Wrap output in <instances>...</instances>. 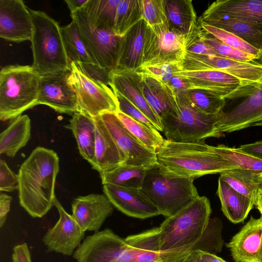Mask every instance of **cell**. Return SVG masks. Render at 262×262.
<instances>
[{"label":"cell","mask_w":262,"mask_h":262,"mask_svg":"<svg viewBox=\"0 0 262 262\" xmlns=\"http://www.w3.org/2000/svg\"><path fill=\"white\" fill-rule=\"evenodd\" d=\"M74 63L81 73L93 81L112 88V72L106 68L92 62Z\"/></svg>","instance_id":"obj_44"},{"label":"cell","mask_w":262,"mask_h":262,"mask_svg":"<svg viewBox=\"0 0 262 262\" xmlns=\"http://www.w3.org/2000/svg\"><path fill=\"white\" fill-rule=\"evenodd\" d=\"M156 156L161 172L169 178L195 179L237 168L204 141L177 142L165 139Z\"/></svg>","instance_id":"obj_3"},{"label":"cell","mask_w":262,"mask_h":262,"mask_svg":"<svg viewBox=\"0 0 262 262\" xmlns=\"http://www.w3.org/2000/svg\"><path fill=\"white\" fill-rule=\"evenodd\" d=\"M147 168L122 163L112 170L100 173L102 184L141 188Z\"/></svg>","instance_id":"obj_33"},{"label":"cell","mask_w":262,"mask_h":262,"mask_svg":"<svg viewBox=\"0 0 262 262\" xmlns=\"http://www.w3.org/2000/svg\"><path fill=\"white\" fill-rule=\"evenodd\" d=\"M40 76L32 66L9 65L0 71V119L13 120L36 105Z\"/></svg>","instance_id":"obj_5"},{"label":"cell","mask_w":262,"mask_h":262,"mask_svg":"<svg viewBox=\"0 0 262 262\" xmlns=\"http://www.w3.org/2000/svg\"><path fill=\"white\" fill-rule=\"evenodd\" d=\"M18 176L9 167L5 160H0V190L11 192L18 189Z\"/></svg>","instance_id":"obj_47"},{"label":"cell","mask_w":262,"mask_h":262,"mask_svg":"<svg viewBox=\"0 0 262 262\" xmlns=\"http://www.w3.org/2000/svg\"><path fill=\"white\" fill-rule=\"evenodd\" d=\"M112 88L125 97L140 110L154 124L159 132H163L161 121L150 106L135 81L127 72H112Z\"/></svg>","instance_id":"obj_26"},{"label":"cell","mask_w":262,"mask_h":262,"mask_svg":"<svg viewBox=\"0 0 262 262\" xmlns=\"http://www.w3.org/2000/svg\"><path fill=\"white\" fill-rule=\"evenodd\" d=\"M127 165L150 168L157 164L156 152L137 140L123 125L116 113L99 115Z\"/></svg>","instance_id":"obj_13"},{"label":"cell","mask_w":262,"mask_h":262,"mask_svg":"<svg viewBox=\"0 0 262 262\" xmlns=\"http://www.w3.org/2000/svg\"><path fill=\"white\" fill-rule=\"evenodd\" d=\"M120 0H89L83 7L97 26L114 30L117 6Z\"/></svg>","instance_id":"obj_37"},{"label":"cell","mask_w":262,"mask_h":262,"mask_svg":"<svg viewBox=\"0 0 262 262\" xmlns=\"http://www.w3.org/2000/svg\"><path fill=\"white\" fill-rule=\"evenodd\" d=\"M194 180L167 177L156 164L147 170L140 189L157 207L161 214L167 217L199 196L193 184Z\"/></svg>","instance_id":"obj_6"},{"label":"cell","mask_w":262,"mask_h":262,"mask_svg":"<svg viewBox=\"0 0 262 262\" xmlns=\"http://www.w3.org/2000/svg\"><path fill=\"white\" fill-rule=\"evenodd\" d=\"M89 0H65L71 14H73L82 9Z\"/></svg>","instance_id":"obj_52"},{"label":"cell","mask_w":262,"mask_h":262,"mask_svg":"<svg viewBox=\"0 0 262 262\" xmlns=\"http://www.w3.org/2000/svg\"><path fill=\"white\" fill-rule=\"evenodd\" d=\"M29 11L33 26L32 67L40 76L71 70L58 23L44 12Z\"/></svg>","instance_id":"obj_4"},{"label":"cell","mask_w":262,"mask_h":262,"mask_svg":"<svg viewBox=\"0 0 262 262\" xmlns=\"http://www.w3.org/2000/svg\"><path fill=\"white\" fill-rule=\"evenodd\" d=\"M71 71L40 76L38 104L68 115L79 111L76 93L70 81Z\"/></svg>","instance_id":"obj_15"},{"label":"cell","mask_w":262,"mask_h":262,"mask_svg":"<svg viewBox=\"0 0 262 262\" xmlns=\"http://www.w3.org/2000/svg\"><path fill=\"white\" fill-rule=\"evenodd\" d=\"M204 30L199 18L185 35V52L219 56L205 42L204 39Z\"/></svg>","instance_id":"obj_41"},{"label":"cell","mask_w":262,"mask_h":262,"mask_svg":"<svg viewBox=\"0 0 262 262\" xmlns=\"http://www.w3.org/2000/svg\"><path fill=\"white\" fill-rule=\"evenodd\" d=\"M12 257L13 262H32L30 251L26 243L15 246Z\"/></svg>","instance_id":"obj_48"},{"label":"cell","mask_w":262,"mask_h":262,"mask_svg":"<svg viewBox=\"0 0 262 262\" xmlns=\"http://www.w3.org/2000/svg\"><path fill=\"white\" fill-rule=\"evenodd\" d=\"M12 198L11 196L1 193L0 195V227L2 228L6 220L10 210L11 202Z\"/></svg>","instance_id":"obj_49"},{"label":"cell","mask_w":262,"mask_h":262,"mask_svg":"<svg viewBox=\"0 0 262 262\" xmlns=\"http://www.w3.org/2000/svg\"><path fill=\"white\" fill-rule=\"evenodd\" d=\"M31 129V120L28 115H20L13 119L0 134V154L14 158L30 140Z\"/></svg>","instance_id":"obj_30"},{"label":"cell","mask_w":262,"mask_h":262,"mask_svg":"<svg viewBox=\"0 0 262 262\" xmlns=\"http://www.w3.org/2000/svg\"><path fill=\"white\" fill-rule=\"evenodd\" d=\"M238 148L262 160V141L242 145Z\"/></svg>","instance_id":"obj_50"},{"label":"cell","mask_w":262,"mask_h":262,"mask_svg":"<svg viewBox=\"0 0 262 262\" xmlns=\"http://www.w3.org/2000/svg\"><path fill=\"white\" fill-rule=\"evenodd\" d=\"M200 23L204 30L223 43L239 51L255 55L258 58L259 61L261 56L260 51L241 38L223 29L208 25L200 21Z\"/></svg>","instance_id":"obj_40"},{"label":"cell","mask_w":262,"mask_h":262,"mask_svg":"<svg viewBox=\"0 0 262 262\" xmlns=\"http://www.w3.org/2000/svg\"><path fill=\"white\" fill-rule=\"evenodd\" d=\"M166 17L169 25L185 35L197 18L190 0H164Z\"/></svg>","instance_id":"obj_31"},{"label":"cell","mask_w":262,"mask_h":262,"mask_svg":"<svg viewBox=\"0 0 262 262\" xmlns=\"http://www.w3.org/2000/svg\"><path fill=\"white\" fill-rule=\"evenodd\" d=\"M66 127L72 130L80 155L92 166L95 162L96 138L94 118L82 112H75Z\"/></svg>","instance_id":"obj_27"},{"label":"cell","mask_w":262,"mask_h":262,"mask_svg":"<svg viewBox=\"0 0 262 262\" xmlns=\"http://www.w3.org/2000/svg\"><path fill=\"white\" fill-rule=\"evenodd\" d=\"M205 11L262 23V1L217 0L210 4Z\"/></svg>","instance_id":"obj_29"},{"label":"cell","mask_w":262,"mask_h":262,"mask_svg":"<svg viewBox=\"0 0 262 262\" xmlns=\"http://www.w3.org/2000/svg\"><path fill=\"white\" fill-rule=\"evenodd\" d=\"M93 118L96 138L95 162L92 167L100 173L113 170L123 163L124 160L100 116Z\"/></svg>","instance_id":"obj_25"},{"label":"cell","mask_w":262,"mask_h":262,"mask_svg":"<svg viewBox=\"0 0 262 262\" xmlns=\"http://www.w3.org/2000/svg\"><path fill=\"white\" fill-rule=\"evenodd\" d=\"M127 72L132 77L150 106L160 118L162 124L179 117L177 95L167 84L139 70Z\"/></svg>","instance_id":"obj_16"},{"label":"cell","mask_w":262,"mask_h":262,"mask_svg":"<svg viewBox=\"0 0 262 262\" xmlns=\"http://www.w3.org/2000/svg\"><path fill=\"white\" fill-rule=\"evenodd\" d=\"M226 246L235 262H262V215L251 216Z\"/></svg>","instance_id":"obj_22"},{"label":"cell","mask_w":262,"mask_h":262,"mask_svg":"<svg viewBox=\"0 0 262 262\" xmlns=\"http://www.w3.org/2000/svg\"><path fill=\"white\" fill-rule=\"evenodd\" d=\"M147 27L141 19L121 37L116 70L136 72L141 67Z\"/></svg>","instance_id":"obj_23"},{"label":"cell","mask_w":262,"mask_h":262,"mask_svg":"<svg viewBox=\"0 0 262 262\" xmlns=\"http://www.w3.org/2000/svg\"><path fill=\"white\" fill-rule=\"evenodd\" d=\"M114 208L104 194L92 193L74 199L72 215L83 231L96 232L112 214Z\"/></svg>","instance_id":"obj_21"},{"label":"cell","mask_w":262,"mask_h":262,"mask_svg":"<svg viewBox=\"0 0 262 262\" xmlns=\"http://www.w3.org/2000/svg\"><path fill=\"white\" fill-rule=\"evenodd\" d=\"M141 19V0H120L115 19V34L120 37L123 36Z\"/></svg>","instance_id":"obj_34"},{"label":"cell","mask_w":262,"mask_h":262,"mask_svg":"<svg viewBox=\"0 0 262 262\" xmlns=\"http://www.w3.org/2000/svg\"><path fill=\"white\" fill-rule=\"evenodd\" d=\"M204 39L220 57L244 62H258L255 55L237 50L223 43L204 30Z\"/></svg>","instance_id":"obj_42"},{"label":"cell","mask_w":262,"mask_h":262,"mask_svg":"<svg viewBox=\"0 0 262 262\" xmlns=\"http://www.w3.org/2000/svg\"><path fill=\"white\" fill-rule=\"evenodd\" d=\"M73 256L77 262H152L149 251L129 245L108 228L86 236Z\"/></svg>","instance_id":"obj_7"},{"label":"cell","mask_w":262,"mask_h":262,"mask_svg":"<svg viewBox=\"0 0 262 262\" xmlns=\"http://www.w3.org/2000/svg\"><path fill=\"white\" fill-rule=\"evenodd\" d=\"M238 193L253 200L262 186V173L236 168L225 171L220 177Z\"/></svg>","instance_id":"obj_32"},{"label":"cell","mask_w":262,"mask_h":262,"mask_svg":"<svg viewBox=\"0 0 262 262\" xmlns=\"http://www.w3.org/2000/svg\"><path fill=\"white\" fill-rule=\"evenodd\" d=\"M184 41L185 35L168 22L147 25L142 66L180 62L185 53Z\"/></svg>","instance_id":"obj_11"},{"label":"cell","mask_w":262,"mask_h":262,"mask_svg":"<svg viewBox=\"0 0 262 262\" xmlns=\"http://www.w3.org/2000/svg\"><path fill=\"white\" fill-rule=\"evenodd\" d=\"M258 62L260 63H262V53L261 54V56H260V57L259 58Z\"/></svg>","instance_id":"obj_56"},{"label":"cell","mask_w":262,"mask_h":262,"mask_svg":"<svg viewBox=\"0 0 262 262\" xmlns=\"http://www.w3.org/2000/svg\"><path fill=\"white\" fill-rule=\"evenodd\" d=\"M71 16L92 62L111 72L116 70L121 37L113 29L96 25L84 8Z\"/></svg>","instance_id":"obj_9"},{"label":"cell","mask_w":262,"mask_h":262,"mask_svg":"<svg viewBox=\"0 0 262 262\" xmlns=\"http://www.w3.org/2000/svg\"><path fill=\"white\" fill-rule=\"evenodd\" d=\"M118 103L119 111L132 119L156 129L154 124L136 106L119 92L113 89Z\"/></svg>","instance_id":"obj_46"},{"label":"cell","mask_w":262,"mask_h":262,"mask_svg":"<svg viewBox=\"0 0 262 262\" xmlns=\"http://www.w3.org/2000/svg\"><path fill=\"white\" fill-rule=\"evenodd\" d=\"M70 81L76 93L79 112L95 117L105 112L116 113L118 103L113 89L93 81L71 63Z\"/></svg>","instance_id":"obj_12"},{"label":"cell","mask_w":262,"mask_h":262,"mask_svg":"<svg viewBox=\"0 0 262 262\" xmlns=\"http://www.w3.org/2000/svg\"><path fill=\"white\" fill-rule=\"evenodd\" d=\"M254 205L262 215V186L258 189L256 192L254 198Z\"/></svg>","instance_id":"obj_55"},{"label":"cell","mask_w":262,"mask_h":262,"mask_svg":"<svg viewBox=\"0 0 262 262\" xmlns=\"http://www.w3.org/2000/svg\"><path fill=\"white\" fill-rule=\"evenodd\" d=\"M53 206L57 209L59 218L55 225L48 229L42 241L49 252L71 256L81 245L85 232L63 208L56 197Z\"/></svg>","instance_id":"obj_18"},{"label":"cell","mask_w":262,"mask_h":262,"mask_svg":"<svg viewBox=\"0 0 262 262\" xmlns=\"http://www.w3.org/2000/svg\"><path fill=\"white\" fill-rule=\"evenodd\" d=\"M181 94L194 107L206 114L217 115L226 105V99L205 90L190 89Z\"/></svg>","instance_id":"obj_38"},{"label":"cell","mask_w":262,"mask_h":262,"mask_svg":"<svg viewBox=\"0 0 262 262\" xmlns=\"http://www.w3.org/2000/svg\"><path fill=\"white\" fill-rule=\"evenodd\" d=\"M31 15L21 0L0 1V37L14 42L31 40Z\"/></svg>","instance_id":"obj_19"},{"label":"cell","mask_w":262,"mask_h":262,"mask_svg":"<svg viewBox=\"0 0 262 262\" xmlns=\"http://www.w3.org/2000/svg\"><path fill=\"white\" fill-rule=\"evenodd\" d=\"M59 159L53 150L35 148L18 170L20 206L33 217H41L53 206Z\"/></svg>","instance_id":"obj_2"},{"label":"cell","mask_w":262,"mask_h":262,"mask_svg":"<svg viewBox=\"0 0 262 262\" xmlns=\"http://www.w3.org/2000/svg\"><path fill=\"white\" fill-rule=\"evenodd\" d=\"M142 19L150 27L168 22L164 0H141Z\"/></svg>","instance_id":"obj_43"},{"label":"cell","mask_w":262,"mask_h":262,"mask_svg":"<svg viewBox=\"0 0 262 262\" xmlns=\"http://www.w3.org/2000/svg\"><path fill=\"white\" fill-rule=\"evenodd\" d=\"M199 20L237 36L259 50L261 54L262 23L243 20L206 11L204 12Z\"/></svg>","instance_id":"obj_24"},{"label":"cell","mask_w":262,"mask_h":262,"mask_svg":"<svg viewBox=\"0 0 262 262\" xmlns=\"http://www.w3.org/2000/svg\"><path fill=\"white\" fill-rule=\"evenodd\" d=\"M214 151L237 168L262 173V160L254 157L239 148L230 147L224 144L213 146Z\"/></svg>","instance_id":"obj_39"},{"label":"cell","mask_w":262,"mask_h":262,"mask_svg":"<svg viewBox=\"0 0 262 262\" xmlns=\"http://www.w3.org/2000/svg\"><path fill=\"white\" fill-rule=\"evenodd\" d=\"M60 30L66 52L70 63L92 62L75 23L72 21L69 24L61 27Z\"/></svg>","instance_id":"obj_36"},{"label":"cell","mask_w":262,"mask_h":262,"mask_svg":"<svg viewBox=\"0 0 262 262\" xmlns=\"http://www.w3.org/2000/svg\"><path fill=\"white\" fill-rule=\"evenodd\" d=\"M211 208L205 196H199L174 214L167 217L158 227L125 238L130 245L154 251L179 249L199 239L206 230Z\"/></svg>","instance_id":"obj_1"},{"label":"cell","mask_w":262,"mask_h":262,"mask_svg":"<svg viewBox=\"0 0 262 262\" xmlns=\"http://www.w3.org/2000/svg\"><path fill=\"white\" fill-rule=\"evenodd\" d=\"M167 85L176 94L183 93L189 89L187 83L176 74L171 78Z\"/></svg>","instance_id":"obj_51"},{"label":"cell","mask_w":262,"mask_h":262,"mask_svg":"<svg viewBox=\"0 0 262 262\" xmlns=\"http://www.w3.org/2000/svg\"><path fill=\"white\" fill-rule=\"evenodd\" d=\"M117 116L126 128L140 142L153 151L160 148L164 139L159 131L118 111Z\"/></svg>","instance_id":"obj_35"},{"label":"cell","mask_w":262,"mask_h":262,"mask_svg":"<svg viewBox=\"0 0 262 262\" xmlns=\"http://www.w3.org/2000/svg\"><path fill=\"white\" fill-rule=\"evenodd\" d=\"M217 127L223 134L262 126V81L237 104L217 115Z\"/></svg>","instance_id":"obj_14"},{"label":"cell","mask_w":262,"mask_h":262,"mask_svg":"<svg viewBox=\"0 0 262 262\" xmlns=\"http://www.w3.org/2000/svg\"><path fill=\"white\" fill-rule=\"evenodd\" d=\"M180 110L178 118L162 123L166 139L177 142H200L223 136L217 127V115L208 114L194 107L182 94H176Z\"/></svg>","instance_id":"obj_8"},{"label":"cell","mask_w":262,"mask_h":262,"mask_svg":"<svg viewBox=\"0 0 262 262\" xmlns=\"http://www.w3.org/2000/svg\"><path fill=\"white\" fill-rule=\"evenodd\" d=\"M223 212L234 224L243 222L254 205V201L234 190L219 178L216 192Z\"/></svg>","instance_id":"obj_28"},{"label":"cell","mask_w":262,"mask_h":262,"mask_svg":"<svg viewBox=\"0 0 262 262\" xmlns=\"http://www.w3.org/2000/svg\"><path fill=\"white\" fill-rule=\"evenodd\" d=\"M200 250L192 251L179 262H206Z\"/></svg>","instance_id":"obj_53"},{"label":"cell","mask_w":262,"mask_h":262,"mask_svg":"<svg viewBox=\"0 0 262 262\" xmlns=\"http://www.w3.org/2000/svg\"><path fill=\"white\" fill-rule=\"evenodd\" d=\"M103 191L114 207L126 215L144 219L161 214L140 188L104 184Z\"/></svg>","instance_id":"obj_20"},{"label":"cell","mask_w":262,"mask_h":262,"mask_svg":"<svg viewBox=\"0 0 262 262\" xmlns=\"http://www.w3.org/2000/svg\"><path fill=\"white\" fill-rule=\"evenodd\" d=\"M182 71L216 70L238 79L245 87L252 90L262 81V63L244 62L220 56L185 52L180 62Z\"/></svg>","instance_id":"obj_10"},{"label":"cell","mask_w":262,"mask_h":262,"mask_svg":"<svg viewBox=\"0 0 262 262\" xmlns=\"http://www.w3.org/2000/svg\"><path fill=\"white\" fill-rule=\"evenodd\" d=\"M203 257L206 262H227L216 254L203 251Z\"/></svg>","instance_id":"obj_54"},{"label":"cell","mask_w":262,"mask_h":262,"mask_svg":"<svg viewBox=\"0 0 262 262\" xmlns=\"http://www.w3.org/2000/svg\"><path fill=\"white\" fill-rule=\"evenodd\" d=\"M138 70L156 77L167 84L177 72L181 71L180 62L143 65Z\"/></svg>","instance_id":"obj_45"},{"label":"cell","mask_w":262,"mask_h":262,"mask_svg":"<svg viewBox=\"0 0 262 262\" xmlns=\"http://www.w3.org/2000/svg\"><path fill=\"white\" fill-rule=\"evenodd\" d=\"M176 74L187 83L189 89L205 90L225 99L243 98L252 90L236 77L219 71H181Z\"/></svg>","instance_id":"obj_17"}]
</instances>
